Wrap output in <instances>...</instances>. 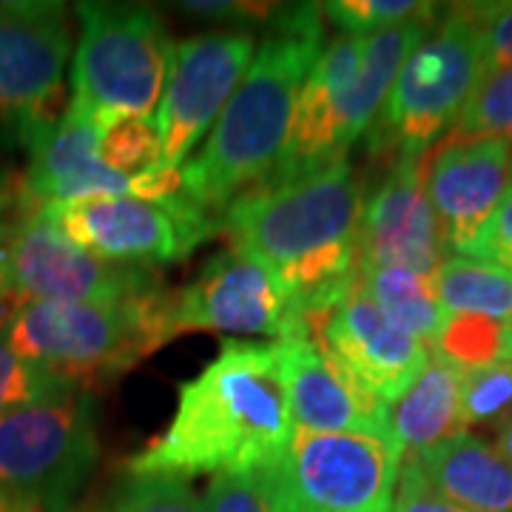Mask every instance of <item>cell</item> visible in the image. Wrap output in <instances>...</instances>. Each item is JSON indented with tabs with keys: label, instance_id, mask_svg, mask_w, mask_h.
Instances as JSON below:
<instances>
[{
	"label": "cell",
	"instance_id": "6da1fadb",
	"mask_svg": "<svg viewBox=\"0 0 512 512\" xmlns=\"http://www.w3.org/2000/svg\"><path fill=\"white\" fill-rule=\"evenodd\" d=\"M296 424L274 342L225 339L211 365L180 384L163 433L128 461V476H220L256 470L291 444Z\"/></svg>",
	"mask_w": 512,
	"mask_h": 512
},
{
	"label": "cell",
	"instance_id": "7a4b0ae2",
	"mask_svg": "<svg viewBox=\"0 0 512 512\" xmlns=\"http://www.w3.org/2000/svg\"><path fill=\"white\" fill-rule=\"evenodd\" d=\"M362 205L365 194L353 165L339 160L245 191L225 208L220 231L234 248L274 271L296 319L305 322L359 279Z\"/></svg>",
	"mask_w": 512,
	"mask_h": 512
},
{
	"label": "cell",
	"instance_id": "3957f363",
	"mask_svg": "<svg viewBox=\"0 0 512 512\" xmlns=\"http://www.w3.org/2000/svg\"><path fill=\"white\" fill-rule=\"evenodd\" d=\"M322 18L316 3L276 6L208 143L183 165V197L217 225L231 202L271 177L288 146L302 86L325 49Z\"/></svg>",
	"mask_w": 512,
	"mask_h": 512
},
{
	"label": "cell",
	"instance_id": "277c9868",
	"mask_svg": "<svg viewBox=\"0 0 512 512\" xmlns=\"http://www.w3.org/2000/svg\"><path fill=\"white\" fill-rule=\"evenodd\" d=\"M6 336L20 359L57 382L92 390L140 365L171 342V291L128 302H26L6 313Z\"/></svg>",
	"mask_w": 512,
	"mask_h": 512
},
{
	"label": "cell",
	"instance_id": "5b68a950",
	"mask_svg": "<svg viewBox=\"0 0 512 512\" xmlns=\"http://www.w3.org/2000/svg\"><path fill=\"white\" fill-rule=\"evenodd\" d=\"M77 18L69 109L97 128L123 114L151 117L174 57L160 15L134 3H77Z\"/></svg>",
	"mask_w": 512,
	"mask_h": 512
},
{
	"label": "cell",
	"instance_id": "8992f818",
	"mask_svg": "<svg viewBox=\"0 0 512 512\" xmlns=\"http://www.w3.org/2000/svg\"><path fill=\"white\" fill-rule=\"evenodd\" d=\"M100 456L92 390L66 387L0 416V498L69 512Z\"/></svg>",
	"mask_w": 512,
	"mask_h": 512
},
{
	"label": "cell",
	"instance_id": "52a82bcc",
	"mask_svg": "<svg viewBox=\"0 0 512 512\" xmlns=\"http://www.w3.org/2000/svg\"><path fill=\"white\" fill-rule=\"evenodd\" d=\"M484 72L487 55L476 20L464 6H453L404 60L370 126V154H427L441 131L456 123Z\"/></svg>",
	"mask_w": 512,
	"mask_h": 512
},
{
	"label": "cell",
	"instance_id": "ba28073f",
	"mask_svg": "<svg viewBox=\"0 0 512 512\" xmlns=\"http://www.w3.org/2000/svg\"><path fill=\"white\" fill-rule=\"evenodd\" d=\"M262 470L288 512H390L402 453L379 433L296 430Z\"/></svg>",
	"mask_w": 512,
	"mask_h": 512
},
{
	"label": "cell",
	"instance_id": "9c48e42d",
	"mask_svg": "<svg viewBox=\"0 0 512 512\" xmlns=\"http://www.w3.org/2000/svg\"><path fill=\"white\" fill-rule=\"evenodd\" d=\"M9 296L26 302H97L114 305L160 291L151 268L117 265L74 245L35 202L3 231Z\"/></svg>",
	"mask_w": 512,
	"mask_h": 512
},
{
	"label": "cell",
	"instance_id": "30bf717a",
	"mask_svg": "<svg viewBox=\"0 0 512 512\" xmlns=\"http://www.w3.org/2000/svg\"><path fill=\"white\" fill-rule=\"evenodd\" d=\"M40 208L83 251L137 268L180 262L205 239L220 234V225L197 211L183 194L171 202L83 197L40 202Z\"/></svg>",
	"mask_w": 512,
	"mask_h": 512
},
{
	"label": "cell",
	"instance_id": "8fae6325",
	"mask_svg": "<svg viewBox=\"0 0 512 512\" xmlns=\"http://www.w3.org/2000/svg\"><path fill=\"white\" fill-rule=\"evenodd\" d=\"M305 333L376 402H399L430 365V345L396 325L356 285L305 316Z\"/></svg>",
	"mask_w": 512,
	"mask_h": 512
},
{
	"label": "cell",
	"instance_id": "7c38bea8",
	"mask_svg": "<svg viewBox=\"0 0 512 512\" xmlns=\"http://www.w3.org/2000/svg\"><path fill=\"white\" fill-rule=\"evenodd\" d=\"M72 52L66 6L55 0H0V123L20 140L55 120Z\"/></svg>",
	"mask_w": 512,
	"mask_h": 512
},
{
	"label": "cell",
	"instance_id": "4fadbf2b",
	"mask_svg": "<svg viewBox=\"0 0 512 512\" xmlns=\"http://www.w3.org/2000/svg\"><path fill=\"white\" fill-rule=\"evenodd\" d=\"M171 322L174 333L217 330L274 336V342L305 333L274 271L234 245L208 259L183 291L171 293Z\"/></svg>",
	"mask_w": 512,
	"mask_h": 512
},
{
	"label": "cell",
	"instance_id": "5bb4252c",
	"mask_svg": "<svg viewBox=\"0 0 512 512\" xmlns=\"http://www.w3.org/2000/svg\"><path fill=\"white\" fill-rule=\"evenodd\" d=\"M251 32H205L174 43L171 72L157 109L163 168H183L191 148L214 126L254 60Z\"/></svg>",
	"mask_w": 512,
	"mask_h": 512
},
{
	"label": "cell",
	"instance_id": "9a60e30c",
	"mask_svg": "<svg viewBox=\"0 0 512 512\" xmlns=\"http://www.w3.org/2000/svg\"><path fill=\"white\" fill-rule=\"evenodd\" d=\"M424 171V151H402L367 194L356 239L359 268H402L433 282L444 262V239L424 191Z\"/></svg>",
	"mask_w": 512,
	"mask_h": 512
},
{
	"label": "cell",
	"instance_id": "2e32d148",
	"mask_svg": "<svg viewBox=\"0 0 512 512\" xmlns=\"http://www.w3.org/2000/svg\"><path fill=\"white\" fill-rule=\"evenodd\" d=\"M512 185V140H444L424 171V191L444 248L464 254Z\"/></svg>",
	"mask_w": 512,
	"mask_h": 512
},
{
	"label": "cell",
	"instance_id": "e0dca14e",
	"mask_svg": "<svg viewBox=\"0 0 512 512\" xmlns=\"http://www.w3.org/2000/svg\"><path fill=\"white\" fill-rule=\"evenodd\" d=\"M362 63V35H339L322 49L299 94L288 146L265 183L302 177L316 168L348 160V151L342 146V120L350 92L362 74Z\"/></svg>",
	"mask_w": 512,
	"mask_h": 512
},
{
	"label": "cell",
	"instance_id": "ac0fdd59",
	"mask_svg": "<svg viewBox=\"0 0 512 512\" xmlns=\"http://www.w3.org/2000/svg\"><path fill=\"white\" fill-rule=\"evenodd\" d=\"M296 430L387 433V404L367 396L308 333L274 342Z\"/></svg>",
	"mask_w": 512,
	"mask_h": 512
},
{
	"label": "cell",
	"instance_id": "d6986e66",
	"mask_svg": "<svg viewBox=\"0 0 512 512\" xmlns=\"http://www.w3.org/2000/svg\"><path fill=\"white\" fill-rule=\"evenodd\" d=\"M29 171L23 197L32 202H66L83 197H137V177H120L97 157V126L66 109L35 126L26 140Z\"/></svg>",
	"mask_w": 512,
	"mask_h": 512
},
{
	"label": "cell",
	"instance_id": "ffe728a7",
	"mask_svg": "<svg viewBox=\"0 0 512 512\" xmlns=\"http://www.w3.org/2000/svg\"><path fill=\"white\" fill-rule=\"evenodd\" d=\"M444 498L467 512H512V464L473 433L407 458Z\"/></svg>",
	"mask_w": 512,
	"mask_h": 512
},
{
	"label": "cell",
	"instance_id": "44dd1931",
	"mask_svg": "<svg viewBox=\"0 0 512 512\" xmlns=\"http://www.w3.org/2000/svg\"><path fill=\"white\" fill-rule=\"evenodd\" d=\"M387 433L402 461L419 458L444 441L467 433L461 424V370L444 359H430L421 376L387 410Z\"/></svg>",
	"mask_w": 512,
	"mask_h": 512
},
{
	"label": "cell",
	"instance_id": "7402d4cb",
	"mask_svg": "<svg viewBox=\"0 0 512 512\" xmlns=\"http://www.w3.org/2000/svg\"><path fill=\"white\" fill-rule=\"evenodd\" d=\"M444 313H473L512 322V271L470 256H450L433 276Z\"/></svg>",
	"mask_w": 512,
	"mask_h": 512
},
{
	"label": "cell",
	"instance_id": "603a6c76",
	"mask_svg": "<svg viewBox=\"0 0 512 512\" xmlns=\"http://www.w3.org/2000/svg\"><path fill=\"white\" fill-rule=\"evenodd\" d=\"M359 288L382 308L396 325L433 345L447 313L439 305L433 282L402 268H359Z\"/></svg>",
	"mask_w": 512,
	"mask_h": 512
},
{
	"label": "cell",
	"instance_id": "cb8c5ba5",
	"mask_svg": "<svg viewBox=\"0 0 512 512\" xmlns=\"http://www.w3.org/2000/svg\"><path fill=\"white\" fill-rule=\"evenodd\" d=\"M436 356L461 373L481 367L510 365L512 362V322L473 316V313H447L439 336L433 342Z\"/></svg>",
	"mask_w": 512,
	"mask_h": 512
},
{
	"label": "cell",
	"instance_id": "d4e9b609",
	"mask_svg": "<svg viewBox=\"0 0 512 512\" xmlns=\"http://www.w3.org/2000/svg\"><path fill=\"white\" fill-rule=\"evenodd\" d=\"M97 157L120 177H143L163 163L160 131L151 117L123 114L97 128Z\"/></svg>",
	"mask_w": 512,
	"mask_h": 512
},
{
	"label": "cell",
	"instance_id": "484cf974",
	"mask_svg": "<svg viewBox=\"0 0 512 512\" xmlns=\"http://www.w3.org/2000/svg\"><path fill=\"white\" fill-rule=\"evenodd\" d=\"M478 137L512 140V66L484 72L447 134V140Z\"/></svg>",
	"mask_w": 512,
	"mask_h": 512
},
{
	"label": "cell",
	"instance_id": "4316f807",
	"mask_svg": "<svg viewBox=\"0 0 512 512\" xmlns=\"http://www.w3.org/2000/svg\"><path fill=\"white\" fill-rule=\"evenodd\" d=\"M319 9L342 29V35L367 37L413 20H433L439 6L419 0H330Z\"/></svg>",
	"mask_w": 512,
	"mask_h": 512
},
{
	"label": "cell",
	"instance_id": "83f0119b",
	"mask_svg": "<svg viewBox=\"0 0 512 512\" xmlns=\"http://www.w3.org/2000/svg\"><path fill=\"white\" fill-rule=\"evenodd\" d=\"M512 419V362L461 373V424L504 427Z\"/></svg>",
	"mask_w": 512,
	"mask_h": 512
},
{
	"label": "cell",
	"instance_id": "f1b7e54d",
	"mask_svg": "<svg viewBox=\"0 0 512 512\" xmlns=\"http://www.w3.org/2000/svg\"><path fill=\"white\" fill-rule=\"evenodd\" d=\"M103 512H205L185 478L128 476L111 493Z\"/></svg>",
	"mask_w": 512,
	"mask_h": 512
},
{
	"label": "cell",
	"instance_id": "f546056e",
	"mask_svg": "<svg viewBox=\"0 0 512 512\" xmlns=\"http://www.w3.org/2000/svg\"><path fill=\"white\" fill-rule=\"evenodd\" d=\"M205 512H288L265 470H234L220 473L208 484L202 498Z\"/></svg>",
	"mask_w": 512,
	"mask_h": 512
},
{
	"label": "cell",
	"instance_id": "4dcf8cb0",
	"mask_svg": "<svg viewBox=\"0 0 512 512\" xmlns=\"http://www.w3.org/2000/svg\"><path fill=\"white\" fill-rule=\"evenodd\" d=\"M66 387L69 384L57 382L35 365H29L26 359H20L18 350L9 345V336H6V313H0V416L40 402Z\"/></svg>",
	"mask_w": 512,
	"mask_h": 512
},
{
	"label": "cell",
	"instance_id": "1f68e13d",
	"mask_svg": "<svg viewBox=\"0 0 512 512\" xmlns=\"http://www.w3.org/2000/svg\"><path fill=\"white\" fill-rule=\"evenodd\" d=\"M464 9L481 32L487 69L512 66V0L464 3Z\"/></svg>",
	"mask_w": 512,
	"mask_h": 512
},
{
	"label": "cell",
	"instance_id": "d6a6232c",
	"mask_svg": "<svg viewBox=\"0 0 512 512\" xmlns=\"http://www.w3.org/2000/svg\"><path fill=\"white\" fill-rule=\"evenodd\" d=\"M461 256L481 259V262L501 265V268L512 271V185L504 194V200L498 202L493 217L481 225L476 239L470 242V248Z\"/></svg>",
	"mask_w": 512,
	"mask_h": 512
},
{
	"label": "cell",
	"instance_id": "836d02e7",
	"mask_svg": "<svg viewBox=\"0 0 512 512\" xmlns=\"http://www.w3.org/2000/svg\"><path fill=\"white\" fill-rule=\"evenodd\" d=\"M390 512H467L464 507L453 504L421 476L413 461H402L396 495H393V510Z\"/></svg>",
	"mask_w": 512,
	"mask_h": 512
},
{
	"label": "cell",
	"instance_id": "e575fe53",
	"mask_svg": "<svg viewBox=\"0 0 512 512\" xmlns=\"http://www.w3.org/2000/svg\"><path fill=\"white\" fill-rule=\"evenodd\" d=\"M185 15L211 20H271L274 3H237V0H194L183 3Z\"/></svg>",
	"mask_w": 512,
	"mask_h": 512
},
{
	"label": "cell",
	"instance_id": "d590c367",
	"mask_svg": "<svg viewBox=\"0 0 512 512\" xmlns=\"http://www.w3.org/2000/svg\"><path fill=\"white\" fill-rule=\"evenodd\" d=\"M495 450L501 453V456L507 458L512 464V419L498 430V439H495Z\"/></svg>",
	"mask_w": 512,
	"mask_h": 512
},
{
	"label": "cell",
	"instance_id": "8d00e7d4",
	"mask_svg": "<svg viewBox=\"0 0 512 512\" xmlns=\"http://www.w3.org/2000/svg\"><path fill=\"white\" fill-rule=\"evenodd\" d=\"M3 231L0 228V305L9 299V274H6V251H3Z\"/></svg>",
	"mask_w": 512,
	"mask_h": 512
},
{
	"label": "cell",
	"instance_id": "74e56055",
	"mask_svg": "<svg viewBox=\"0 0 512 512\" xmlns=\"http://www.w3.org/2000/svg\"><path fill=\"white\" fill-rule=\"evenodd\" d=\"M0 512H37L32 507H23V504H12V501H3L0 498Z\"/></svg>",
	"mask_w": 512,
	"mask_h": 512
},
{
	"label": "cell",
	"instance_id": "f35d334b",
	"mask_svg": "<svg viewBox=\"0 0 512 512\" xmlns=\"http://www.w3.org/2000/svg\"><path fill=\"white\" fill-rule=\"evenodd\" d=\"M9 202H12V191H9L6 185H0V214L9 208Z\"/></svg>",
	"mask_w": 512,
	"mask_h": 512
}]
</instances>
